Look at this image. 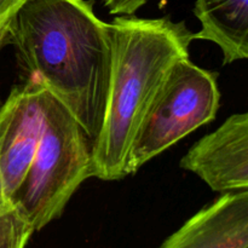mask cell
I'll list each match as a JSON object with an SVG mask.
<instances>
[{"label": "cell", "mask_w": 248, "mask_h": 248, "mask_svg": "<svg viewBox=\"0 0 248 248\" xmlns=\"http://www.w3.org/2000/svg\"><path fill=\"white\" fill-rule=\"evenodd\" d=\"M46 92L38 80L27 78L0 107V208L12 206L33 161L43 131Z\"/></svg>", "instance_id": "obj_5"}, {"label": "cell", "mask_w": 248, "mask_h": 248, "mask_svg": "<svg viewBox=\"0 0 248 248\" xmlns=\"http://www.w3.org/2000/svg\"><path fill=\"white\" fill-rule=\"evenodd\" d=\"M159 248H248V190L223 194Z\"/></svg>", "instance_id": "obj_7"}, {"label": "cell", "mask_w": 248, "mask_h": 248, "mask_svg": "<svg viewBox=\"0 0 248 248\" xmlns=\"http://www.w3.org/2000/svg\"><path fill=\"white\" fill-rule=\"evenodd\" d=\"M111 70L101 131L91 145V178L113 182L127 176L137 131L181 58L189 57L194 33L170 17L119 16L109 23Z\"/></svg>", "instance_id": "obj_2"}, {"label": "cell", "mask_w": 248, "mask_h": 248, "mask_svg": "<svg viewBox=\"0 0 248 248\" xmlns=\"http://www.w3.org/2000/svg\"><path fill=\"white\" fill-rule=\"evenodd\" d=\"M194 15L201 29L194 40L219 46L223 64L248 58V0H195Z\"/></svg>", "instance_id": "obj_8"}, {"label": "cell", "mask_w": 248, "mask_h": 248, "mask_svg": "<svg viewBox=\"0 0 248 248\" xmlns=\"http://www.w3.org/2000/svg\"><path fill=\"white\" fill-rule=\"evenodd\" d=\"M11 19H10V21H7V22H5V23L0 24V47H1L2 45H5V44H6L7 31H9V26H10V22H11Z\"/></svg>", "instance_id": "obj_12"}, {"label": "cell", "mask_w": 248, "mask_h": 248, "mask_svg": "<svg viewBox=\"0 0 248 248\" xmlns=\"http://www.w3.org/2000/svg\"><path fill=\"white\" fill-rule=\"evenodd\" d=\"M18 64L78 121L91 142L103 123L111 70L109 23L87 0H27L7 31Z\"/></svg>", "instance_id": "obj_1"}, {"label": "cell", "mask_w": 248, "mask_h": 248, "mask_svg": "<svg viewBox=\"0 0 248 248\" xmlns=\"http://www.w3.org/2000/svg\"><path fill=\"white\" fill-rule=\"evenodd\" d=\"M91 145L72 114L46 92L38 148L12 200L34 232L58 219L75 191L91 178Z\"/></svg>", "instance_id": "obj_3"}, {"label": "cell", "mask_w": 248, "mask_h": 248, "mask_svg": "<svg viewBox=\"0 0 248 248\" xmlns=\"http://www.w3.org/2000/svg\"><path fill=\"white\" fill-rule=\"evenodd\" d=\"M111 15L132 16L149 0H102Z\"/></svg>", "instance_id": "obj_10"}, {"label": "cell", "mask_w": 248, "mask_h": 248, "mask_svg": "<svg viewBox=\"0 0 248 248\" xmlns=\"http://www.w3.org/2000/svg\"><path fill=\"white\" fill-rule=\"evenodd\" d=\"M213 191L248 190V114H232L199 140L179 162Z\"/></svg>", "instance_id": "obj_6"}, {"label": "cell", "mask_w": 248, "mask_h": 248, "mask_svg": "<svg viewBox=\"0 0 248 248\" xmlns=\"http://www.w3.org/2000/svg\"><path fill=\"white\" fill-rule=\"evenodd\" d=\"M33 232L16 207L0 208V248H26Z\"/></svg>", "instance_id": "obj_9"}, {"label": "cell", "mask_w": 248, "mask_h": 248, "mask_svg": "<svg viewBox=\"0 0 248 248\" xmlns=\"http://www.w3.org/2000/svg\"><path fill=\"white\" fill-rule=\"evenodd\" d=\"M27 0H0V24L10 21Z\"/></svg>", "instance_id": "obj_11"}, {"label": "cell", "mask_w": 248, "mask_h": 248, "mask_svg": "<svg viewBox=\"0 0 248 248\" xmlns=\"http://www.w3.org/2000/svg\"><path fill=\"white\" fill-rule=\"evenodd\" d=\"M220 107L218 73L190 57L170 70L137 131L127 161V176L190 135L212 123Z\"/></svg>", "instance_id": "obj_4"}]
</instances>
